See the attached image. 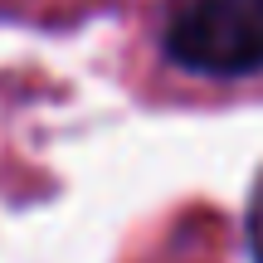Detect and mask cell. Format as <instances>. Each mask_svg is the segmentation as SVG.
Returning a JSON list of instances; mask_svg holds the SVG:
<instances>
[{
	"label": "cell",
	"instance_id": "6da1fadb",
	"mask_svg": "<svg viewBox=\"0 0 263 263\" xmlns=\"http://www.w3.org/2000/svg\"><path fill=\"white\" fill-rule=\"evenodd\" d=\"M166 54L190 73H263V0H171Z\"/></svg>",
	"mask_w": 263,
	"mask_h": 263
},
{
	"label": "cell",
	"instance_id": "7a4b0ae2",
	"mask_svg": "<svg viewBox=\"0 0 263 263\" xmlns=\"http://www.w3.org/2000/svg\"><path fill=\"white\" fill-rule=\"evenodd\" d=\"M249 249H254V263H263V180L254 190V205H249Z\"/></svg>",
	"mask_w": 263,
	"mask_h": 263
}]
</instances>
